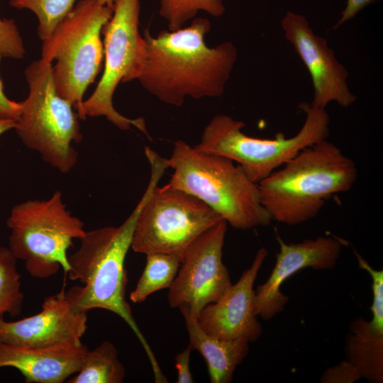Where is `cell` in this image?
I'll use <instances>...</instances> for the list:
<instances>
[{"mask_svg":"<svg viewBox=\"0 0 383 383\" xmlns=\"http://www.w3.org/2000/svg\"><path fill=\"white\" fill-rule=\"evenodd\" d=\"M211 22L194 18L189 26L161 30L156 36L145 30V57L138 79L160 101L182 106L187 97L221 96L237 61L234 44L224 41L209 47L206 35Z\"/></svg>","mask_w":383,"mask_h":383,"instance_id":"6da1fadb","label":"cell"},{"mask_svg":"<svg viewBox=\"0 0 383 383\" xmlns=\"http://www.w3.org/2000/svg\"><path fill=\"white\" fill-rule=\"evenodd\" d=\"M148 193L119 226H104L86 231L79 248L68 256L72 280L84 285L74 286L66 295L74 309L88 312L94 309L109 311L123 319L142 345L150 362L155 382H167L146 338L140 331L126 299L128 282L125 260L131 248L140 211Z\"/></svg>","mask_w":383,"mask_h":383,"instance_id":"7a4b0ae2","label":"cell"},{"mask_svg":"<svg viewBox=\"0 0 383 383\" xmlns=\"http://www.w3.org/2000/svg\"><path fill=\"white\" fill-rule=\"evenodd\" d=\"M357 178L355 162L325 139L301 150L257 184L272 220L295 226L315 218L330 197L348 192Z\"/></svg>","mask_w":383,"mask_h":383,"instance_id":"3957f363","label":"cell"},{"mask_svg":"<svg viewBox=\"0 0 383 383\" xmlns=\"http://www.w3.org/2000/svg\"><path fill=\"white\" fill-rule=\"evenodd\" d=\"M167 160L173 170L167 184L203 201L233 228L247 230L270 224L257 183L231 160L200 151L182 140L174 142Z\"/></svg>","mask_w":383,"mask_h":383,"instance_id":"277c9868","label":"cell"},{"mask_svg":"<svg viewBox=\"0 0 383 383\" xmlns=\"http://www.w3.org/2000/svg\"><path fill=\"white\" fill-rule=\"evenodd\" d=\"M148 193L138 214L131 248L135 252L167 253L181 259L190 245L221 217L196 197L168 184L157 187L168 160L148 147Z\"/></svg>","mask_w":383,"mask_h":383,"instance_id":"5b68a950","label":"cell"},{"mask_svg":"<svg viewBox=\"0 0 383 383\" xmlns=\"http://www.w3.org/2000/svg\"><path fill=\"white\" fill-rule=\"evenodd\" d=\"M299 108L305 113V120L291 138L282 133L274 139L248 136L242 131L244 122L218 114L205 126L200 142L194 147L235 162L250 180L258 184L303 149L327 139L330 116L326 109L306 102L301 103Z\"/></svg>","mask_w":383,"mask_h":383,"instance_id":"8992f818","label":"cell"},{"mask_svg":"<svg viewBox=\"0 0 383 383\" xmlns=\"http://www.w3.org/2000/svg\"><path fill=\"white\" fill-rule=\"evenodd\" d=\"M24 74L29 92L21 101L14 130L23 145L38 152L44 162L68 172L78 159L72 143L82 139L77 113L57 93L51 62L42 58L35 60Z\"/></svg>","mask_w":383,"mask_h":383,"instance_id":"52a82bcc","label":"cell"},{"mask_svg":"<svg viewBox=\"0 0 383 383\" xmlns=\"http://www.w3.org/2000/svg\"><path fill=\"white\" fill-rule=\"evenodd\" d=\"M9 248L38 279L70 270L67 250L86 233L82 221L67 209L60 191L44 200L29 199L14 205L6 220Z\"/></svg>","mask_w":383,"mask_h":383,"instance_id":"ba28073f","label":"cell"},{"mask_svg":"<svg viewBox=\"0 0 383 383\" xmlns=\"http://www.w3.org/2000/svg\"><path fill=\"white\" fill-rule=\"evenodd\" d=\"M112 12L98 0H80L43 40L41 58L51 63L56 60L52 66L56 90L76 111L101 69V34Z\"/></svg>","mask_w":383,"mask_h":383,"instance_id":"9c48e42d","label":"cell"},{"mask_svg":"<svg viewBox=\"0 0 383 383\" xmlns=\"http://www.w3.org/2000/svg\"><path fill=\"white\" fill-rule=\"evenodd\" d=\"M113 12L103 27L104 70L95 90L77 110L79 118L104 116L123 131L135 127L149 139L143 117L129 118L113 106V96L120 82L138 79L145 61L146 45L139 32L140 0H113Z\"/></svg>","mask_w":383,"mask_h":383,"instance_id":"30bf717a","label":"cell"},{"mask_svg":"<svg viewBox=\"0 0 383 383\" xmlns=\"http://www.w3.org/2000/svg\"><path fill=\"white\" fill-rule=\"evenodd\" d=\"M227 224L221 220L188 248L169 288L170 307L187 306L198 317L207 304L217 301L231 286L222 259Z\"/></svg>","mask_w":383,"mask_h":383,"instance_id":"8fae6325","label":"cell"},{"mask_svg":"<svg viewBox=\"0 0 383 383\" xmlns=\"http://www.w3.org/2000/svg\"><path fill=\"white\" fill-rule=\"evenodd\" d=\"M285 38L304 62L313 87V106L326 109L331 102L347 108L356 101L348 84V71L336 58L327 40L314 33L302 14L287 11L281 21Z\"/></svg>","mask_w":383,"mask_h":383,"instance_id":"7c38bea8","label":"cell"},{"mask_svg":"<svg viewBox=\"0 0 383 383\" xmlns=\"http://www.w3.org/2000/svg\"><path fill=\"white\" fill-rule=\"evenodd\" d=\"M276 239L279 252L276 254L275 265L266 282L255 290V313L263 320H269L284 311L289 297L280 291V287L287 279L306 267L333 269L343 245L342 240L334 236H318L286 243L276 232Z\"/></svg>","mask_w":383,"mask_h":383,"instance_id":"4fadbf2b","label":"cell"},{"mask_svg":"<svg viewBox=\"0 0 383 383\" xmlns=\"http://www.w3.org/2000/svg\"><path fill=\"white\" fill-rule=\"evenodd\" d=\"M87 312L74 308L64 288L47 296L41 311L14 321L0 319V340L33 347L82 344L87 328Z\"/></svg>","mask_w":383,"mask_h":383,"instance_id":"5bb4252c","label":"cell"},{"mask_svg":"<svg viewBox=\"0 0 383 383\" xmlns=\"http://www.w3.org/2000/svg\"><path fill=\"white\" fill-rule=\"evenodd\" d=\"M267 250L260 248L250 267L234 284L216 301L207 304L197 321L208 335L223 339L244 338L249 343L256 341L262 333V326L255 313V281Z\"/></svg>","mask_w":383,"mask_h":383,"instance_id":"9a60e30c","label":"cell"},{"mask_svg":"<svg viewBox=\"0 0 383 383\" xmlns=\"http://www.w3.org/2000/svg\"><path fill=\"white\" fill-rule=\"evenodd\" d=\"M88 350L83 343L41 348L0 340V368L16 369L27 383H62L79 370Z\"/></svg>","mask_w":383,"mask_h":383,"instance_id":"2e32d148","label":"cell"},{"mask_svg":"<svg viewBox=\"0 0 383 383\" xmlns=\"http://www.w3.org/2000/svg\"><path fill=\"white\" fill-rule=\"evenodd\" d=\"M179 309L189 334V345L205 359L210 382H232L236 367L248 353V340L244 338L223 340L209 335L201 328L197 317L188 307L181 306Z\"/></svg>","mask_w":383,"mask_h":383,"instance_id":"e0dca14e","label":"cell"},{"mask_svg":"<svg viewBox=\"0 0 383 383\" xmlns=\"http://www.w3.org/2000/svg\"><path fill=\"white\" fill-rule=\"evenodd\" d=\"M345 354L362 378L383 382V333L372 328L370 321L359 317L350 323Z\"/></svg>","mask_w":383,"mask_h":383,"instance_id":"ac0fdd59","label":"cell"},{"mask_svg":"<svg viewBox=\"0 0 383 383\" xmlns=\"http://www.w3.org/2000/svg\"><path fill=\"white\" fill-rule=\"evenodd\" d=\"M126 370L118 358L115 345L104 340L94 350L87 352L79 370L67 383H122Z\"/></svg>","mask_w":383,"mask_h":383,"instance_id":"d6986e66","label":"cell"},{"mask_svg":"<svg viewBox=\"0 0 383 383\" xmlns=\"http://www.w3.org/2000/svg\"><path fill=\"white\" fill-rule=\"evenodd\" d=\"M181 264V259L167 253L146 255L145 268L135 289L130 294L133 303L143 302L150 294L169 289L174 282Z\"/></svg>","mask_w":383,"mask_h":383,"instance_id":"ffe728a7","label":"cell"},{"mask_svg":"<svg viewBox=\"0 0 383 383\" xmlns=\"http://www.w3.org/2000/svg\"><path fill=\"white\" fill-rule=\"evenodd\" d=\"M17 260L9 247L0 246V319L5 314L18 316L22 311L24 294Z\"/></svg>","mask_w":383,"mask_h":383,"instance_id":"44dd1931","label":"cell"},{"mask_svg":"<svg viewBox=\"0 0 383 383\" xmlns=\"http://www.w3.org/2000/svg\"><path fill=\"white\" fill-rule=\"evenodd\" d=\"M159 13L168 30H176L193 20L200 11L214 17L222 16L226 10L223 0H158Z\"/></svg>","mask_w":383,"mask_h":383,"instance_id":"7402d4cb","label":"cell"},{"mask_svg":"<svg viewBox=\"0 0 383 383\" xmlns=\"http://www.w3.org/2000/svg\"><path fill=\"white\" fill-rule=\"evenodd\" d=\"M76 0H10L11 6L31 11L38 21V34L48 38L74 6Z\"/></svg>","mask_w":383,"mask_h":383,"instance_id":"603a6c76","label":"cell"},{"mask_svg":"<svg viewBox=\"0 0 383 383\" xmlns=\"http://www.w3.org/2000/svg\"><path fill=\"white\" fill-rule=\"evenodd\" d=\"M355 254L359 267L367 272L372 278L373 300L370 308L372 313V318L369 321L370 326L376 331L383 333V270L373 269L356 251Z\"/></svg>","mask_w":383,"mask_h":383,"instance_id":"cb8c5ba5","label":"cell"},{"mask_svg":"<svg viewBox=\"0 0 383 383\" xmlns=\"http://www.w3.org/2000/svg\"><path fill=\"white\" fill-rule=\"evenodd\" d=\"M25 52L23 41L14 19L0 17V55L21 60Z\"/></svg>","mask_w":383,"mask_h":383,"instance_id":"d4e9b609","label":"cell"},{"mask_svg":"<svg viewBox=\"0 0 383 383\" xmlns=\"http://www.w3.org/2000/svg\"><path fill=\"white\" fill-rule=\"evenodd\" d=\"M362 378L357 368L346 359L327 368L321 377L322 383H353Z\"/></svg>","mask_w":383,"mask_h":383,"instance_id":"484cf974","label":"cell"},{"mask_svg":"<svg viewBox=\"0 0 383 383\" xmlns=\"http://www.w3.org/2000/svg\"><path fill=\"white\" fill-rule=\"evenodd\" d=\"M192 350V349L189 345L187 348L175 355L174 364L177 372V383L194 382L189 365Z\"/></svg>","mask_w":383,"mask_h":383,"instance_id":"4316f807","label":"cell"},{"mask_svg":"<svg viewBox=\"0 0 383 383\" xmlns=\"http://www.w3.org/2000/svg\"><path fill=\"white\" fill-rule=\"evenodd\" d=\"M379 0H346L341 16L333 27L335 30L345 23L353 19L363 9Z\"/></svg>","mask_w":383,"mask_h":383,"instance_id":"83f0119b","label":"cell"},{"mask_svg":"<svg viewBox=\"0 0 383 383\" xmlns=\"http://www.w3.org/2000/svg\"><path fill=\"white\" fill-rule=\"evenodd\" d=\"M1 57L0 55V59ZM21 108V102L10 100L5 95L3 83L0 79V119H11L16 121Z\"/></svg>","mask_w":383,"mask_h":383,"instance_id":"f1b7e54d","label":"cell"},{"mask_svg":"<svg viewBox=\"0 0 383 383\" xmlns=\"http://www.w3.org/2000/svg\"><path fill=\"white\" fill-rule=\"evenodd\" d=\"M16 121L11 119H0V136L8 131L14 129Z\"/></svg>","mask_w":383,"mask_h":383,"instance_id":"f546056e","label":"cell"},{"mask_svg":"<svg viewBox=\"0 0 383 383\" xmlns=\"http://www.w3.org/2000/svg\"><path fill=\"white\" fill-rule=\"evenodd\" d=\"M98 1L102 5H105L111 8H113V0H98Z\"/></svg>","mask_w":383,"mask_h":383,"instance_id":"4dcf8cb0","label":"cell"}]
</instances>
